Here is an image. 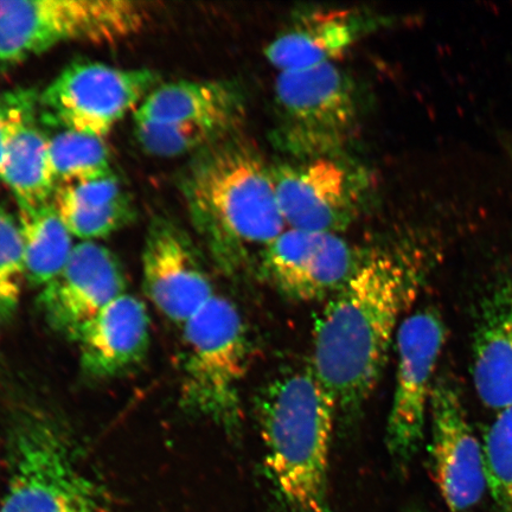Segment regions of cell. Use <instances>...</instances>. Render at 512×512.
<instances>
[{"instance_id": "10", "label": "cell", "mask_w": 512, "mask_h": 512, "mask_svg": "<svg viewBox=\"0 0 512 512\" xmlns=\"http://www.w3.org/2000/svg\"><path fill=\"white\" fill-rule=\"evenodd\" d=\"M446 336L444 319L433 307L403 319L396 335L398 366L386 444L389 456L401 467L412 462L425 439L435 369Z\"/></svg>"}, {"instance_id": "2", "label": "cell", "mask_w": 512, "mask_h": 512, "mask_svg": "<svg viewBox=\"0 0 512 512\" xmlns=\"http://www.w3.org/2000/svg\"><path fill=\"white\" fill-rule=\"evenodd\" d=\"M181 189L197 234L227 272L238 270L254 251L261 256L287 229L272 165L236 134L196 153Z\"/></svg>"}, {"instance_id": "14", "label": "cell", "mask_w": 512, "mask_h": 512, "mask_svg": "<svg viewBox=\"0 0 512 512\" xmlns=\"http://www.w3.org/2000/svg\"><path fill=\"white\" fill-rule=\"evenodd\" d=\"M143 283L146 296L156 309L182 326L215 296L188 234L163 216L152 219L147 229Z\"/></svg>"}, {"instance_id": "12", "label": "cell", "mask_w": 512, "mask_h": 512, "mask_svg": "<svg viewBox=\"0 0 512 512\" xmlns=\"http://www.w3.org/2000/svg\"><path fill=\"white\" fill-rule=\"evenodd\" d=\"M364 255L339 234L286 229L262 253L261 270L287 298L315 302L341 290Z\"/></svg>"}, {"instance_id": "27", "label": "cell", "mask_w": 512, "mask_h": 512, "mask_svg": "<svg viewBox=\"0 0 512 512\" xmlns=\"http://www.w3.org/2000/svg\"><path fill=\"white\" fill-rule=\"evenodd\" d=\"M505 153L512 164V137H504L502 140Z\"/></svg>"}, {"instance_id": "11", "label": "cell", "mask_w": 512, "mask_h": 512, "mask_svg": "<svg viewBox=\"0 0 512 512\" xmlns=\"http://www.w3.org/2000/svg\"><path fill=\"white\" fill-rule=\"evenodd\" d=\"M428 445L435 484L450 512H473L488 488L482 440L473 430L462 395L446 377L435 379Z\"/></svg>"}, {"instance_id": "9", "label": "cell", "mask_w": 512, "mask_h": 512, "mask_svg": "<svg viewBox=\"0 0 512 512\" xmlns=\"http://www.w3.org/2000/svg\"><path fill=\"white\" fill-rule=\"evenodd\" d=\"M287 229L341 235L361 215L370 191L367 172L343 155L272 164Z\"/></svg>"}, {"instance_id": "13", "label": "cell", "mask_w": 512, "mask_h": 512, "mask_svg": "<svg viewBox=\"0 0 512 512\" xmlns=\"http://www.w3.org/2000/svg\"><path fill=\"white\" fill-rule=\"evenodd\" d=\"M125 290L117 256L100 243L81 241L63 270L41 288L38 306L51 329L76 341L81 330Z\"/></svg>"}, {"instance_id": "20", "label": "cell", "mask_w": 512, "mask_h": 512, "mask_svg": "<svg viewBox=\"0 0 512 512\" xmlns=\"http://www.w3.org/2000/svg\"><path fill=\"white\" fill-rule=\"evenodd\" d=\"M27 283L43 287L66 266L74 251L73 235L61 220L53 201L40 208L18 209Z\"/></svg>"}, {"instance_id": "4", "label": "cell", "mask_w": 512, "mask_h": 512, "mask_svg": "<svg viewBox=\"0 0 512 512\" xmlns=\"http://www.w3.org/2000/svg\"><path fill=\"white\" fill-rule=\"evenodd\" d=\"M8 459L0 512H112L78 445L40 409H19L12 419Z\"/></svg>"}, {"instance_id": "7", "label": "cell", "mask_w": 512, "mask_h": 512, "mask_svg": "<svg viewBox=\"0 0 512 512\" xmlns=\"http://www.w3.org/2000/svg\"><path fill=\"white\" fill-rule=\"evenodd\" d=\"M146 22L143 6L128 0H0V69L62 43L123 41Z\"/></svg>"}, {"instance_id": "15", "label": "cell", "mask_w": 512, "mask_h": 512, "mask_svg": "<svg viewBox=\"0 0 512 512\" xmlns=\"http://www.w3.org/2000/svg\"><path fill=\"white\" fill-rule=\"evenodd\" d=\"M376 28L379 18L362 10H306L291 19L268 44L266 59L278 73L338 63Z\"/></svg>"}, {"instance_id": "26", "label": "cell", "mask_w": 512, "mask_h": 512, "mask_svg": "<svg viewBox=\"0 0 512 512\" xmlns=\"http://www.w3.org/2000/svg\"><path fill=\"white\" fill-rule=\"evenodd\" d=\"M38 113V94L18 88L0 93V165L10 139L18 127Z\"/></svg>"}, {"instance_id": "23", "label": "cell", "mask_w": 512, "mask_h": 512, "mask_svg": "<svg viewBox=\"0 0 512 512\" xmlns=\"http://www.w3.org/2000/svg\"><path fill=\"white\" fill-rule=\"evenodd\" d=\"M134 136L151 156L175 158L198 153L227 136L214 128L177 123H150L134 120Z\"/></svg>"}, {"instance_id": "1", "label": "cell", "mask_w": 512, "mask_h": 512, "mask_svg": "<svg viewBox=\"0 0 512 512\" xmlns=\"http://www.w3.org/2000/svg\"><path fill=\"white\" fill-rule=\"evenodd\" d=\"M435 236L418 234L366 252L356 272L328 299L313 339V374L345 414L373 394L405 313L438 265Z\"/></svg>"}, {"instance_id": "5", "label": "cell", "mask_w": 512, "mask_h": 512, "mask_svg": "<svg viewBox=\"0 0 512 512\" xmlns=\"http://www.w3.org/2000/svg\"><path fill=\"white\" fill-rule=\"evenodd\" d=\"M183 350L182 407L228 435H238L249 342L236 306L215 294L183 325Z\"/></svg>"}, {"instance_id": "6", "label": "cell", "mask_w": 512, "mask_h": 512, "mask_svg": "<svg viewBox=\"0 0 512 512\" xmlns=\"http://www.w3.org/2000/svg\"><path fill=\"white\" fill-rule=\"evenodd\" d=\"M272 140L287 159L342 155L355 137L361 101L338 63L278 73Z\"/></svg>"}, {"instance_id": "17", "label": "cell", "mask_w": 512, "mask_h": 512, "mask_svg": "<svg viewBox=\"0 0 512 512\" xmlns=\"http://www.w3.org/2000/svg\"><path fill=\"white\" fill-rule=\"evenodd\" d=\"M75 342L87 375L108 379L124 374L138 366L149 351V312L142 300L124 293L102 309Z\"/></svg>"}, {"instance_id": "18", "label": "cell", "mask_w": 512, "mask_h": 512, "mask_svg": "<svg viewBox=\"0 0 512 512\" xmlns=\"http://www.w3.org/2000/svg\"><path fill=\"white\" fill-rule=\"evenodd\" d=\"M246 113V96L238 83L181 80L153 89L134 113V120L201 125L235 136Z\"/></svg>"}, {"instance_id": "16", "label": "cell", "mask_w": 512, "mask_h": 512, "mask_svg": "<svg viewBox=\"0 0 512 512\" xmlns=\"http://www.w3.org/2000/svg\"><path fill=\"white\" fill-rule=\"evenodd\" d=\"M470 371L486 408H512V275L491 285L479 300L473 324Z\"/></svg>"}, {"instance_id": "19", "label": "cell", "mask_w": 512, "mask_h": 512, "mask_svg": "<svg viewBox=\"0 0 512 512\" xmlns=\"http://www.w3.org/2000/svg\"><path fill=\"white\" fill-rule=\"evenodd\" d=\"M0 181L15 196L19 210L40 208L53 201L56 182L50 164L49 137L38 127L36 115L18 127L6 146Z\"/></svg>"}, {"instance_id": "8", "label": "cell", "mask_w": 512, "mask_h": 512, "mask_svg": "<svg viewBox=\"0 0 512 512\" xmlns=\"http://www.w3.org/2000/svg\"><path fill=\"white\" fill-rule=\"evenodd\" d=\"M158 83L151 69L75 62L38 94V110L62 130L105 139L128 113H136Z\"/></svg>"}, {"instance_id": "28", "label": "cell", "mask_w": 512, "mask_h": 512, "mask_svg": "<svg viewBox=\"0 0 512 512\" xmlns=\"http://www.w3.org/2000/svg\"><path fill=\"white\" fill-rule=\"evenodd\" d=\"M407 512H424V511H421V510H419V509H413V510H409V511H407Z\"/></svg>"}, {"instance_id": "21", "label": "cell", "mask_w": 512, "mask_h": 512, "mask_svg": "<svg viewBox=\"0 0 512 512\" xmlns=\"http://www.w3.org/2000/svg\"><path fill=\"white\" fill-rule=\"evenodd\" d=\"M49 156L56 188L112 174L105 139L62 130L49 137Z\"/></svg>"}, {"instance_id": "22", "label": "cell", "mask_w": 512, "mask_h": 512, "mask_svg": "<svg viewBox=\"0 0 512 512\" xmlns=\"http://www.w3.org/2000/svg\"><path fill=\"white\" fill-rule=\"evenodd\" d=\"M480 440L488 494L498 512H512V408L496 413Z\"/></svg>"}, {"instance_id": "3", "label": "cell", "mask_w": 512, "mask_h": 512, "mask_svg": "<svg viewBox=\"0 0 512 512\" xmlns=\"http://www.w3.org/2000/svg\"><path fill=\"white\" fill-rule=\"evenodd\" d=\"M337 403L311 369L277 377L256 405L265 467L294 512H330L329 464Z\"/></svg>"}, {"instance_id": "24", "label": "cell", "mask_w": 512, "mask_h": 512, "mask_svg": "<svg viewBox=\"0 0 512 512\" xmlns=\"http://www.w3.org/2000/svg\"><path fill=\"white\" fill-rule=\"evenodd\" d=\"M25 283L21 228L17 217L0 204V324L15 316Z\"/></svg>"}, {"instance_id": "25", "label": "cell", "mask_w": 512, "mask_h": 512, "mask_svg": "<svg viewBox=\"0 0 512 512\" xmlns=\"http://www.w3.org/2000/svg\"><path fill=\"white\" fill-rule=\"evenodd\" d=\"M53 204L69 233L81 241L106 238L126 227L136 216L130 197L98 207H82L56 201Z\"/></svg>"}]
</instances>
